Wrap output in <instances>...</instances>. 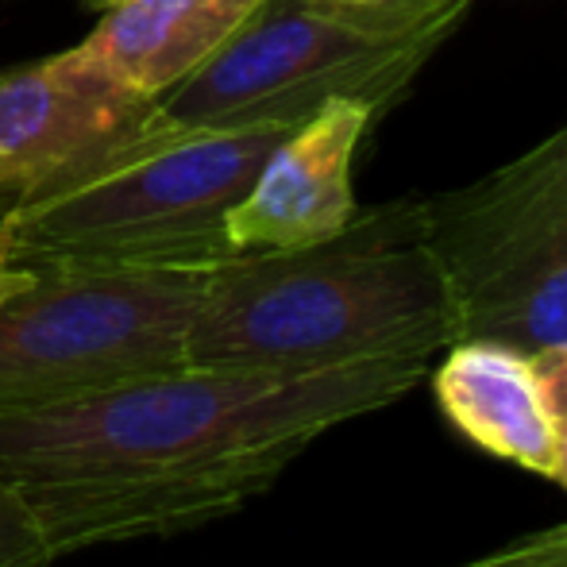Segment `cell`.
Returning <instances> with one entry per match:
<instances>
[{
	"mask_svg": "<svg viewBox=\"0 0 567 567\" xmlns=\"http://www.w3.org/2000/svg\"><path fill=\"white\" fill-rule=\"evenodd\" d=\"M455 340L567 343V124L460 189L421 197Z\"/></svg>",
	"mask_w": 567,
	"mask_h": 567,
	"instance_id": "8992f818",
	"label": "cell"
},
{
	"mask_svg": "<svg viewBox=\"0 0 567 567\" xmlns=\"http://www.w3.org/2000/svg\"><path fill=\"white\" fill-rule=\"evenodd\" d=\"M290 127L163 124L0 217L16 267H217L228 213Z\"/></svg>",
	"mask_w": 567,
	"mask_h": 567,
	"instance_id": "3957f363",
	"label": "cell"
},
{
	"mask_svg": "<svg viewBox=\"0 0 567 567\" xmlns=\"http://www.w3.org/2000/svg\"><path fill=\"white\" fill-rule=\"evenodd\" d=\"M429 355L313 371L174 367L74 402L0 413V478L54 556L178 537L236 514L324 433L402 402Z\"/></svg>",
	"mask_w": 567,
	"mask_h": 567,
	"instance_id": "6da1fadb",
	"label": "cell"
},
{
	"mask_svg": "<svg viewBox=\"0 0 567 567\" xmlns=\"http://www.w3.org/2000/svg\"><path fill=\"white\" fill-rule=\"evenodd\" d=\"M460 567H567V537L560 529L533 533V537H522L498 553H486Z\"/></svg>",
	"mask_w": 567,
	"mask_h": 567,
	"instance_id": "7c38bea8",
	"label": "cell"
},
{
	"mask_svg": "<svg viewBox=\"0 0 567 567\" xmlns=\"http://www.w3.org/2000/svg\"><path fill=\"white\" fill-rule=\"evenodd\" d=\"M54 556L43 522L12 483L0 478V567H51Z\"/></svg>",
	"mask_w": 567,
	"mask_h": 567,
	"instance_id": "8fae6325",
	"label": "cell"
},
{
	"mask_svg": "<svg viewBox=\"0 0 567 567\" xmlns=\"http://www.w3.org/2000/svg\"><path fill=\"white\" fill-rule=\"evenodd\" d=\"M90 8H101V12H109V8H116V4H124V0H85Z\"/></svg>",
	"mask_w": 567,
	"mask_h": 567,
	"instance_id": "2e32d148",
	"label": "cell"
},
{
	"mask_svg": "<svg viewBox=\"0 0 567 567\" xmlns=\"http://www.w3.org/2000/svg\"><path fill=\"white\" fill-rule=\"evenodd\" d=\"M262 0H124L82 39V51L124 90L163 101L205 66Z\"/></svg>",
	"mask_w": 567,
	"mask_h": 567,
	"instance_id": "30bf717a",
	"label": "cell"
},
{
	"mask_svg": "<svg viewBox=\"0 0 567 567\" xmlns=\"http://www.w3.org/2000/svg\"><path fill=\"white\" fill-rule=\"evenodd\" d=\"M533 363H537L540 386H545V398H548V405H553L556 421L567 425V343H560V348H548V351H537Z\"/></svg>",
	"mask_w": 567,
	"mask_h": 567,
	"instance_id": "4fadbf2b",
	"label": "cell"
},
{
	"mask_svg": "<svg viewBox=\"0 0 567 567\" xmlns=\"http://www.w3.org/2000/svg\"><path fill=\"white\" fill-rule=\"evenodd\" d=\"M158 124L82 47L0 70V217Z\"/></svg>",
	"mask_w": 567,
	"mask_h": 567,
	"instance_id": "52a82bcc",
	"label": "cell"
},
{
	"mask_svg": "<svg viewBox=\"0 0 567 567\" xmlns=\"http://www.w3.org/2000/svg\"><path fill=\"white\" fill-rule=\"evenodd\" d=\"M553 483L567 491V425H560V441H556V463H553Z\"/></svg>",
	"mask_w": 567,
	"mask_h": 567,
	"instance_id": "9a60e30c",
	"label": "cell"
},
{
	"mask_svg": "<svg viewBox=\"0 0 567 567\" xmlns=\"http://www.w3.org/2000/svg\"><path fill=\"white\" fill-rule=\"evenodd\" d=\"M31 282V270L28 267H16L12 259H8V244L4 236H0V301L8 298V293H16L20 286Z\"/></svg>",
	"mask_w": 567,
	"mask_h": 567,
	"instance_id": "5bb4252c",
	"label": "cell"
},
{
	"mask_svg": "<svg viewBox=\"0 0 567 567\" xmlns=\"http://www.w3.org/2000/svg\"><path fill=\"white\" fill-rule=\"evenodd\" d=\"M213 267H43L0 301V413L186 367Z\"/></svg>",
	"mask_w": 567,
	"mask_h": 567,
	"instance_id": "5b68a950",
	"label": "cell"
},
{
	"mask_svg": "<svg viewBox=\"0 0 567 567\" xmlns=\"http://www.w3.org/2000/svg\"><path fill=\"white\" fill-rule=\"evenodd\" d=\"M471 0H262L197 74L158 101L178 127H298L332 101L374 116L405 97Z\"/></svg>",
	"mask_w": 567,
	"mask_h": 567,
	"instance_id": "277c9868",
	"label": "cell"
},
{
	"mask_svg": "<svg viewBox=\"0 0 567 567\" xmlns=\"http://www.w3.org/2000/svg\"><path fill=\"white\" fill-rule=\"evenodd\" d=\"M374 120L359 101H332L290 127L228 213L231 251H298L340 236L359 213L351 166Z\"/></svg>",
	"mask_w": 567,
	"mask_h": 567,
	"instance_id": "ba28073f",
	"label": "cell"
},
{
	"mask_svg": "<svg viewBox=\"0 0 567 567\" xmlns=\"http://www.w3.org/2000/svg\"><path fill=\"white\" fill-rule=\"evenodd\" d=\"M452 301L421 197L359 209L332 239L217 262L189 329L197 367L313 371L379 355H441Z\"/></svg>",
	"mask_w": 567,
	"mask_h": 567,
	"instance_id": "7a4b0ae2",
	"label": "cell"
},
{
	"mask_svg": "<svg viewBox=\"0 0 567 567\" xmlns=\"http://www.w3.org/2000/svg\"><path fill=\"white\" fill-rule=\"evenodd\" d=\"M556 529H560V533H564V537H567V525H556Z\"/></svg>",
	"mask_w": 567,
	"mask_h": 567,
	"instance_id": "ac0fdd59",
	"label": "cell"
},
{
	"mask_svg": "<svg viewBox=\"0 0 567 567\" xmlns=\"http://www.w3.org/2000/svg\"><path fill=\"white\" fill-rule=\"evenodd\" d=\"M436 405L475 449L553 478L560 421L533 355L498 340H455L433 374Z\"/></svg>",
	"mask_w": 567,
	"mask_h": 567,
	"instance_id": "9c48e42d",
	"label": "cell"
},
{
	"mask_svg": "<svg viewBox=\"0 0 567 567\" xmlns=\"http://www.w3.org/2000/svg\"><path fill=\"white\" fill-rule=\"evenodd\" d=\"M355 4H386V0H355Z\"/></svg>",
	"mask_w": 567,
	"mask_h": 567,
	"instance_id": "e0dca14e",
	"label": "cell"
}]
</instances>
